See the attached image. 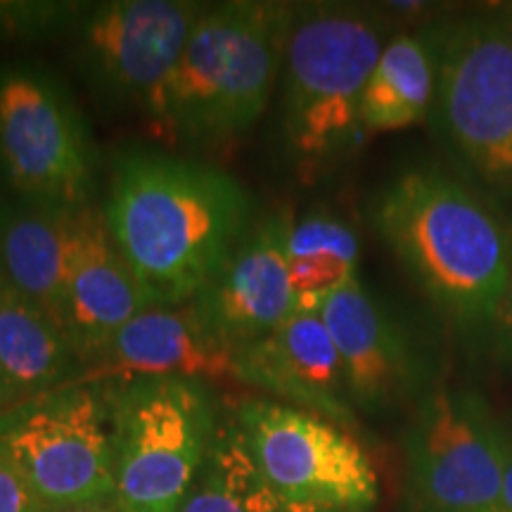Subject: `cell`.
<instances>
[{"instance_id":"1","label":"cell","mask_w":512,"mask_h":512,"mask_svg":"<svg viewBox=\"0 0 512 512\" xmlns=\"http://www.w3.org/2000/svg\"><path fill=\"white\" fill-rule=\"evenodd\" d=\"M102 216L155 306L192 302L256 221L238 178L152 150L114 159Z\"/></svg>"},{"instance_id":"2","label":"cell","mask_w":512,"mask_h":512,"mask_svg":"<svg viewBox=\"0 0 512 512\" xmlns=\"http://www.w3.org/2000/svg\"><path fill=\"white\" fill-rule=\"evenodd\" d=\"M370 226L467 342L496 335L512 275V228L477 188L434 166L389 178L370 200Z\"/></svg>"},{"instance_id":"3","label":"cell","mask_w":512,"mask_h":512,"mask_svg":"<svg viewBox=\"0 0 512 512\" xmlns=\"http://www.w3.org/2000/svg\"><path fill=\"white\" fill-rule=\"evenodd\" d=\"M299 3H204L152 124L176 143L223 147L259 124L283 74Z\"/></svg>"},{"instance_id":"4","label":"cell","mask_w":512,"mask_h":512,"mask_svg":"<svg viewBox=\"0 0 512 512\" xmlns=\"http://www.w3.org/2000/svg\"><path fill=\"white\" fill-rule=\"evenodd\" d=\"M389 29L377 5H297L280 74V126L299 174H323L363 143V91Z\"/></svg>"},{"instance_id":"5","label":"cell","mask_w":512,"mask_h":512,"mask_svg":"<svg viewBox=\"0 0 512 512\" xmlns=\"http://www.w3.org/2000/svg\"><path fill=\"white\" fill-rule=\"evenodd\" d=\"M437 91L430 119L477 190L512 207V41L491 10L432 19Z\"/></svg>"},{"instance_id":"6","label":"cell","mask_w":512,"mask_h":512,"mask_svg":"<svg viewBox=\"0 0 512 512\" xmlns=\"http://www.w3.org/2000/svg\"><path fill=\"white\" fill-rule=\"evenodd\" d=\"M114 503L124 512H178L200 477L221 411L207 382L188 377L110 380Z\"/></svg>"},{"instance_id":"7","label":"cell","mask_w":512,"mask_h":512,"mask_svg":"<svg viewBox=\"0 0 512 512\" xmlns=\"http://www.w3.org/2000/svg\"><path fill=\"white\" fill-rule=\"evenodd\" d=\"M0 456L50 510L112 501L110 380H72L0 413Z\"/></svg>"},{"instance_id":"8","label":"cell","mask_w":512,"mask_h":512,"mask_svg":"<svg viewBox=\"0 0 512 512\" xmlns=\"http://www.w3.org/2000/svg\"><path fill=\"white\" fill-rule=\"evenodd\" d=\"M256 467L292 512H373L380 479L344 427L268 396L233 403Z\"/></svg>"},{"instance_id":"9","label":"cell","mask_w":512,"mask_h":512,"mask_svg":"<svg viewBox=\"0 0 512 512\" xmlns=\"http://www.w3.org/2000/svg\"><path fill=\"white\" fill-rule=\"evenodd\" d=\"M0 164L22 200L67 211L95 204L100 162L91 128L46 69L0 72Z\"/></svg>"},{"instance_id":"10","label":"cell","mask_w":512,"mask_h":512,"mask_svg":"<svg viewBox=\"0 0 512 512\" xmlns=\"http://www.w3.org/2000/svg\"><path fill=\"white\" fill-rule=\"evenodd\" d=\"M202 10L195 0L83 5L69 31L76 69L105 107L152 119Z\"/></svg>"},{"instance_id":"11","label":"cell","mask_w":512,"mask_h":512,"mask_svg":"<svg viewBox=\"0 0 512 512\" xmlns=\"http://www.w3.org/2000/svg\"><path fill=\"white\" fill-rule=\"evenodd\" d=\"M508 432L475 389L441 387L422 396L408 470L418 512H496Z\"/></svg>"},{"instance_id":"12","label":"cell","mask_w":512,"mask_h":512,"mask_svg":"<svg viewBox=\"0 0 512 512\" xmlns=\"http://www.w3.org/2000/svg\"><path fill=\"white\" fill-rule=\"evenodd\" d=\"M292 214L275 209L254 226L192 299V309L211 335L238 351L280 328L297 311L287 268Z\"/></svg>"},{"instance_id":"13","label":"cell","mask_w":512,"mask_h":512,"mask_svg":"<svg viewBox=\"0 0 512 512\" xmlns=\"http://www.w3.org/2000/svg\"><path fill=\"white\" fill-rule=\"evenodd\" d=\"M339 351L349 399L361 411H382L418 396L432 370L411 330L375 299L361 280L320 306Z\"/></svg>"},{"instance_id":"14","label":"cell","mask_w":512,"mask_h":512,"mask_svg":"<svg viewBox=\"0 0 512 512\" xmlns=\"http://www.w3.org/2000/svg\"><path fill=\"white\" fill-rule=\"evenodd\" d=\"M152 306L114 245L102 207L91 204L76 211L62 328L79 358L81 373L98 361L121 328Z\"/></svg>"},{"instance_id":"15","label":"cell","mask_w":512,"mask_h":512,"mask_svg":"<svg viewBox=\"0 0 512 512\" xmlns=\"http://www.w3.org/2000/svg\"><path fill=\"white\" fill-rule=\"evenodd\" d=\"M238 380L275 401L354 425L339 351L320 311H294L271 335L235 351Z\"/></svg>"},{"instance_id":"16","label":"cell","mask_w":512,"mask_h":512,"mask_svg":"<svg viewBox=\"0 0 512 512\" xmlns=\"http://www.w3.org/2000/svg\"><path fill=\"white\" fill-rule=\"evenodd\" d=\"M131 377H188L207 384H240L235 351L211 335L190 302L152 306L140 313L76 380Z\"/></svg>"},{"instance_id":"17","label":"cell","mask_w":512,"mask_h":512,"mask_svg":"<svg viewBox=\"0 0 512 512\" xmlns=\"http://www.w3.org/2000/svg\"><path fill=\"white\" fill-rule=\"evenodd\" d=\"M81 375L62 323L0 273V380L8 408Z\"/></svg>"},{"instance_id":"18","label":"cell","mask_w":512,"mask_h":512,"mask_svg":"<svg viewBox=\"0 0 512 512\" xmlns=\"http://www.w3.org/2000/svg\"><path fill=\"white\" fill-rule=\"evenodd\" d=\"M74 219L76 211L27 200L0 204V273L60 323Z\"/></svg>"},{"instance_id":"19","label":"cell","mask_w":512,"mask_h":512,"mask_svg":"<svg viewBox=\"0 0 512 512\" xmlns=\"http://www.w3.org/2000/svg\"><path fill=\"white\" fill-rule=\"evenodd\" d=\"M437 19V17H434ZM437 91V41L432 22L387 41L361 100L366 136L406 131L430 119Z\"/></svg>"},{"instance_id":"20","label":"cell","mask_w":512,"mask_h":512,"mask_svg":"<svg viewBox=\"0 0 512 512\" xmlns=\"http://www.w3.org/2000/svg\"><path fill=\"white\" fill-rule=\"evenodd\" d=\"M178 512H292L256 467L233 408L219 415L209 456Z\"/></svg>"},{"instance_id":"21","label":"cell","mask_w":512,"mask_h":512,"mask_svg":"<svg viewBox=\"0 0 512 512\" xmlns=\"http://www.w3.org/2000/svg\"><path fill=\"white\" fill-rule=\"evenodd\" d=\"M339 259L358 266L361 242L344 223L328 211H311V214L294 219L287 238V259Z\"/></svg>"},{"instance_id":"22","label":"cell","mask_w":512,"mask_h":512,"mask_svg":"<svg viewBox=\"0 0 512 512\" xmlns=\"http://www.w3.org/2000/svg\"><path fill=\"white\" fill-rule=\"evenodd\" d=\"M86 3H15L3 5L0 15L12 34L48 36L57 31H72Z\"/></svg>"},{"instance_id":"23","label":"cell","mask_w":512,"mask_h":512,"mask_svg":"<svg viewBox=\"0 0 512 512\" xmlns=\"http://www.w3.org/2000/svg\"><path fill=\"white\" fill-rule=\"evenodd\" d=\"M0 512H50L8 460L0 456Z\"/></svg>"},{"instance_id":"24","label":"cell","mask_w":512,"mask_h":512,"mask_svg":"<svg viewBox=\"0 0 512 512\" xmlns=\"http://www.w3.org/2000/svg\"><path fill=\"white\" fill-rule=\"evenodd\" d=\"M496 337L501 339V347H503L505 351H508V356L512 358V275H510L508 292H505L501 313H498Z\"/></svg>"},{"instance_id":"25","label":"cell","mask_w":512,"mask_h":512,"mask_svg":"<svg viewBox=\"0 0 512 512\" xmlns=\"http://www.w3.org/2000/svg\"><path fill=\"white\" fill-rule=\"evenodd\" d=\"M384 15H394L403 19H418V17H430L434 19V5L432 3H382L377 5Z\"/></svg>"},{"instance_id":"26","label":"cell","mask_w":512,"mask_h":512,"mask_svg":"<svg viewBox=\"0 0 512 512\" xmlns=\"http://www.w3.org/2000/svg\"><path fill=\"white\" fill-rule=\"evenodd\" d=\"M496 512H512V437L510 434H508V456H505L501 501H498Z\"/></svg>"},{"instance_id":"27","label":"cell","mask_w":512,"mask_h":512,"mask_svg":"<svg viewBox=\"0 0 512 512\" xmlns=\"http://www.w3.org/2000/svg\"><path fill=\"white\" fill-rule=\"evenodd\" d=\"M50 512H124L117 503L112 501H100V503H83V505H72V508H60Z\"/></svg>"},{"instance_id":"28","label":"cell","mask_w":512,"mask_h":512,"mask_svg":"<svg viewBox=\"0 0 512 512\" xmlns=\"http://www.w3.org/2000/svg\"><path fill=\"white\" fill-rule=\"evenodd\" d=\"M491 15L496 17V22L501 24V29L505 31V36L512 41V3H501V5H491Z\"/></svg>"},{"instance_id":"29","label":"cell","mask_w":512,"mask_h":512,"mask_svg":"<svg viewBox=\"0 0 512 512\" xmlns=\"http://www.w3.org/2000/svg\"><path fill=\"white\" fill-rule=\"evenodd\" d=\"M8 411V399H5V387H3V380H0V413Z\"/></svg>"}]
</instances>
